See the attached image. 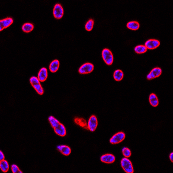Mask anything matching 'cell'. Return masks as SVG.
<instances>
[{
    "instance_id": "22",
    "label": "cell",
    "mask_w": 173,
    "mask_h": 173,
    "mask_svg": "<svg viewBox=\"0 0 173 173\" xmlns=\"http://www.w3.org/2000/svg\"><path fill=\"white\" fill-rule=\"evenodd\" d=\"M134 50L137 54H142L147 51V49L144 45H138L135 47Z\"/></svg>"
},
{
    "instance_id": "23",
    "label": "cell",
    "mask_w": 173,
    "mask_h": 173,
    "mask_svg": "<svg viewBox=\"0 0 173 173\" xmlns=\"http://www.w3.org/2000/svg\"><path fill=\"white\" fill-rule=\"evenodd\" d=\"M48 119L51 127L54 129L57 127L60 123L59 120L52 116H50L49 117Z\"/></svg>"
},
{
    "instance_id": "17",
    "label": "cell",
    "mask_w": 173,
    "mask_h": 173,
    "mask_svg": "<svg viewBox=\"0 0 173 173\" xmlns=\"http://www.w3.org/2000/svg\"><path fill=\"white\" fill-rule=\"evenodd\" d=\"M150 104L153 107H156L159 105V101L157 96L154 94H151L149 96Z\"/></svg>"
},
{
    "instance_id": "11",
    "label": "cell",
    "mask_w": 173,
    "mask_h": 173,
    "mask_svg": "<svg viewBox=\"0 0 173 173\" xmlns=\"http://www.w3.org/2000/svg\"><path fill=\"white\" fill-rule=\"evenodd\" d=\"M54 131L57 135L61 137H65L66 134V129L65 126L60 123L57 127L54 129Z\"/></svg>"
},
{
    "instance_id": "14",
    "label": "cell",
    "mask_w": 173,
    "mask_h": 173,
    "mask_svg": "<svg viewBox=\"0 0 173 173\" xmlns=\"http://www.w3.org/2000/svg\"><path fill=\"white\" fill-rule=\"evenodd\" d=\"M57 149L62 154L65 156H68L71 153V149L67 145H58Z\"/></svg>"
},
{
    "instance_id": "25",
    "label": "cell",
    "mask_w": 173,
    "mask_h": 173,
    "mask_svg": "<svg viewBox=\"0 0 173 173\" xmlns=\"http://www.w3.org/2000/svg\"><path fill=\"white\" fill-rule=\"evenodd\" d=\"M123 155L125 158H129L131 156L132 153L131 151L127 148H123L122 149Z\"/></svg>"
},
{
    "instance_id": "2",
    "label": "cell",
    "mask_w": 173,
    "mask_h": 173,
    "mask_svg": "<svg viewBox=\"0 0 173 173\" xmlns=\"http://www.w3.org/2000/svg\"><path fill=\"white\" fill-rule=\"evenodd\" d=\"M102 56L104 61L107 65H110L114 61V56L112 52L108 49H104L102 51Z\"/></svg>"
},
{
    "instance_id": "4",
    "label": "cell",
    "mask_w": 173,
    "mask_h": 173,
    "mask_svg": "<svg viewBox=\"0 0 173 173\" xmlns=\"http://www.w3.org/2000/svg\"><path fill=\"white\" fill-rule=\"evenodd\" d=\"M94 66L92 63L87 62L81 65L79 69V72L81 74H87L94 70Z\"/></svg>"
},
{
    "instance_id": "3",
    "label": "cell",
    "mask_w": 173,
    "mask_h": 173,
    "mask_svg": "<svg viewBox=\"0 0 173 173\" xmlns=\"http://www.w3.org/2000/svg\"><path fill=\"white\" fill-rule=\"evenodd\" d=\"M121 165L124 172L127 173L134 172L133 165L129 159L124 158L121 161Z\"/></svg>"
},
{
    "instance_id": "13",
    "label": "cell",
    "mask_w": 173,
    "mask_h": 173,
    "mask_svg": "<svg viewBox=\"0 0 173 173\" xmlns=\"http://www.w3.org/2000/svg\"><path fill=\"white\" fill-rule=\"evenodd\" d=\"M48 71L46 68H42L40 69L38 74L37 78L41 82H44L47 79Z\"/></svg>"
},
{
    "instance_id": "1",
    "label": "cell",
    "mask_w": 173,
    "mask_h": 173,
    "mask_svg": "<svg viewBox=\"0 0 173 173\" xmlns=\"http://www.w3.org/2000/svg\"><path fill=\"white\" fill-rule=\"evenodd\" d=\"M29 81L38 94H39V95L43 94L44 93V90L40 84V81L37 77L35 76H33L30 78Z\"/></svg>"
},
{
    "instance_id": "12",
    "label": "cell",
    "mask_w": 173,
    "mask_h": 173,
    "mask_svg": "<svg viewBox=\"0 0 173 173\" xmlns=\"http://www.w3.org/2000/svg\"><path fill=\"white\" fill-rule=\"evenodd\" d=\"M101 160L102 162L106 164L113 163L115 161V157L112 154H106L101 156Z\"/></svg>"
},
{
    "instance_id": "15",
    "label": "cell",
    "mask_w": 173,
    "mask_h": 173,
    "mask_svg": "<svg viewBox=\"0 0 173 173\" xmlns=\"http://www.w3.org/2000/svg\"><path fill=\"white\" fill-rule=\"evenodd\" d=\"M74 122L76 124L81 127L88 129L87 122L84 119L79 117L75 118L74 119Z\"/></svg>"
},
{
    "instance_id": "7",
    "label": "cell",
    "mask_w": 173,
    "mask_h": 173,
    "mask_svg": "<svg viewBox=\"0 0 173 173\" xmlns=\"http://www.w3.org/2000/svg\"><path fill=\"white\" fill-rule=\"evenodd\" d=\"M98 125L97 118L95 116L92 115L90 117L87 123L88 129L90 131L94 132L96 129Z\"/></svg>"
},
{
    "instance_id": "26",
    "label": "cell",
    "mask_w": 173,
    "mask_h": 173,
    "mask_svg": "<svg viewBox=\"0 0 173 173\" xmlns=\"http://www.w3.org/2000/svg\"><path fill=\"white\" fill-rule=\"evenodd\" d=\"M12 172L13 173H22L21 171H20L19 167L15 164H13L11 166Z\"/></svg>"
},
{
    "instance_id": "9",
    "label": "cell",
    "mask_w": 173,
    "mask_h": 173,
    "mask_svg": "<svg viewBox=\"0 0 173 173\" xmlns=\"http://www.w3.org/2000/svg\"><path fill=\"white\" fill-rule=\"evenodd\" d=\"M160 42L159 40L155 39H151L147 40L145 43V46L147 49H154L157 48L160 46Z\"/></svg>"
},
{
    "instance_id": "20",
    "label": "cell",
    "mask_w": 173,
    "mask_h": 173,
    "mask_svg": "<svg viewBox=\"0 0 173 173\" xmlns=\"http://www.w3.org/2000/svg\"><path fill=\"white\" fill-rule=\"evenodd\" d=\"M34 28V25L31 23H26L23 24L22 29L24 32L25 33H29L33 30Z\"/></svg>"
},
{
    "instance_id": "28",
    "label": "cell",
    "mask_w": 173,
    "mask_h": 173,
    "mask_svg": "<svg viewBox=\"0 0 173 173\" xmlns=\"http://www.w3.org/2000/svg\"><path fill=\"white\" fill-rule=\"evenodd\" d=\"M169 158H170V160L172 162H173V153L172 152L169 155Z\"/></svg>"
},
{
    "instance_id": "10",
    "label": "cell",
    "mask_w": 173,
    "mask_h": 173,
    "mask_svg": "<svg viewBox=\"0 0 173 173\" xmlns=\"http://www.w3.org/2000/svg\"><path fill=\"white\" fill-rule=\"evenodd\" d=\"M14 20L11 17L4 18L0 21V31L9 27L13 23Z\"/></svg>"
},
{
    "instance_id": "27",
    "label": "cell",
    "mask_w": 173,
    "mask_h": 173,
    "mask_svg": "<svg viewBox=\"0 0 173 173\" xmlns=\"http://www.w3.org/2000/svg\"><path fill=\"white\" fill-rule=\"evenodd\" d=\"M4 160V156L2 152H0V161Z\"/></svg>"
},
{
    "instance_id": "16",
    "label": "cell",
    "mask_w": 173,
    "mask_h": 173,
    "mask_svg": "<svg viewBox=\"0 0 173 173\" xmlns=\"http://www.w3.org/2000/svg\"><path fill=\"white\" fill-rule=\"evenodd\" d=\"M59 67V61L57 59L54 60L49 65V70L51 72H56Z\"/></svg>"
},
{
    "instance_id": "24",
    "label": "cell",
    "mask_w": 173,
    "mask_h": 173,
    "mask_svg": "<svg viewBox=\"0 0 173 173\" xmlns=\"http://www.w3.org/2000/svg\"><path fill=\"white\" fill-rule=\"evenodd\" d=\"M94 24V21L93 19H90L88 21L86 22L85 26L86 30L88 31H90L93 29Z\"/></svg>"
},
{
    "instance_id": "19",
    "label": "cell",
    "mask_w": 173,
    "mask_h": 173,
    "mask_svg": "<svg viewBox=\"0 0 173 173\" xmlns=\"http://www.w3.org/2000/svg\"><path fill=\"white\" fill-rule=\"evenodd\" d=\"M124 76V74L121 70H116L114 74V78L116 81H121L123 79Z\"/></svg>"
},
{
    "instance_id": "18",
    "label": "cell",
    "mask_w": 173,
    "mask_h": 173,
    "mask_svg": "<svg viewBox=\"0 0 173 173\" xmlns=\"http://www.w3.org/2000/svg\"><path fill=\"white\" fill-rule=\"evenodd\" d=\"M128 29L133 30H137L139 28V24L136 21H132L128 22L127 25Z\"/></svg>"
},
{
    "instance_id": "6",
    "label": "cell",
    "mask_w": 173,
    "mask_h": 173,
    "mask_svg": "<svg viewBox=\"0 0 173 173\" xmlns=\"http://www.w3.org/2000/svg\"><path fill=\"white\" fill-rule=\"evenodd\" d=\"M53 14L57 19H61L64 14V9L60 4H56L53 8Z\"/></svg>"
},
{
    "instance_id": "5",
    "label": "cell",
    "mask_w": 173,
    "mask_h": 173,
    "mask_svg": "<svg viewBox=\"0 0 173 173\" xmlns=\"http://www.w3.org/2000/svg\"><path fill=\"white\" fill-rule=\"evenodd\" d=\"M126 135L123 132H119L114 135L109 140L112 144H117L122 142L125 139Z\"/></svg>"
},
{
    "instance_id": "8",
    "label": "cell",
    "mask_w": 173,
    "mask_h": 173,
    "mask_svg": "<svg viewBox=\"0 0 173 173\" xmlns=\"http://www.w3.org/2000/svg\"><path fill=\"white\" fill-rule=\"evenodd\" d=\"M162 70L161 68L156 67L153 69L150 73L147 76V79L151 80L158 78L161 75Z\"/></svg>"
},
{
    "instance_id": "21",
    "label": "cell",
    "mask_w": 173,
    "mask_h": 173,
    "mask_svg": "<svg viewBox=\"0 0 173 173\" xmlns=\"http://www.w3.org/2000/svg\"><path fill=\"white\" fill-rule=\"evenodd\" d=\"M0 168L2 172L6 173L9 170V166L8 162L6 160H4L0 162Z\"/></svg>"
}]
</instances>
